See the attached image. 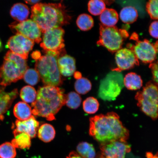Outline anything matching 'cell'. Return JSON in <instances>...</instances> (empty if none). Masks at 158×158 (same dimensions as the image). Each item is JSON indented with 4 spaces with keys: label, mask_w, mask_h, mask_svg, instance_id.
<instances>
[{
    "label": "cell",
    "mask_w": 158,
    "mask_h": 158,
    "mask_svg": "<svg viewBox=\"0 0 158 158\" xmlns=\"http://www.w3.org/2000/svg\"><path fill=\"white\" fill-rule=\"evenodd\" d=\"M89 133L101 144L117 141L126 142L129 136V131L114 112L91 118Z\"/></svg>",
    "instance_id": "6da1fadb"
},
{
    "label": "cell",
    "mask_w": 158,
    "mask_h": 158,
    "mask_svg": "<svg viewBox=\"0 0 158 158\" xmlns=\"http://www.w3.org/2000/svg\"><path fill=\"white\" fill-rule=\"evenodd\" d=\"M66 94L58 87L45 86L39 87L36 100L31 104L32 114L51 121L55 119V115L65 104Z\"/></svg>",
    "instance_id": "7a4b0ae2"
},
{
    "label": "cell",
    "mask_w": 158,
    "mask_h": 158,
    "mask_svg": "<svg viewBox=\"0 0 158 158\" xmlns=\"http://www.w3.org/2000/svg\"><path fill=\"white\" fill-rule=\"evenodd\" d=\"M31 19L38 25L43 33L68 24L71 19L62 3H39L31 7Z\"/></svg>",
    "instance_id": "3957f363"
},
{
    "label": "cell",
    "mask_w": 158,
    "mask_h": 158,
    "mask_svg": "<svg viewBox=\"0 0 158 158\" xmlns=\"http://www.w3.org/2000/svg\"><path fill=\"white\" fill-rule=\"evenodd\" d=\"M45 54L36 60L35 69L39 73L45 85L58 87L63 83V79L59 70L57 60L64 51L45 52Z\"/></svg>",
    "instance_id": "277c9868"
},
{
    "label": "cell",
    "mask_w": 158,
    "mask_h": 158,
    "mask_svg": "<svg viewBox=\"0 0 158 158\" xmlns=\"http://www.w3.org/2000/svg\"><path fill=\"white\" fill-rule=\"evenodd\" d=\"M28 69L26 60L11 51H8L0 68V85L6 86L21 80Z\"/></svg>",
    "instance_id": "5b68a950"
},
{
    "label": "cell",
    "mask_w": 158,
    "mask_h": 158,
    "mask_svg": "<svg viewBox=\"0 0 158 158\" xmlns=\"http://www.w3.org/2000/svg\"><path fill=\"white\" fill-rule=\"evenodd\" d=\"M158 94L157 85L150 81L135 96L138 107L153 120H156L158 117Z\"/></svg>",
    "instance_id": "8992f818"
},
{
    "label": "cell",
    "mask_w": 158,
    "mask_h": 158,
    "mask_svg": "<svg viewBox=\"0 0 158 158\" xmlns=\"http://www.w3.org/2000/svg\"><path fill=\"white\" fill-rule=\"evenodd\" d=\"M100 37L97 42L99 45L103 46L110 52H117L122 48L126 35L117 27H106L100 24Z\"/></svg>",
    "instance_id": "52a82bcc"
},
{
    "label": "cell",
    "mask_w": 158,
    "mask_h": 158,
    "mask_svg": "<svg viewBox=\"0 0 158 158\" xmlns=\"http://www.w3.org/2000/svg\"><path fill=\"white\" fill-rule=\"evenodd\" d=\"M64 31L62 27L48 30L43 33L40 47L45 52H61L64 50Z\"/></svg>",
    "instance_id": "ba28073f"
},
{
    "label": "cell",
    "mask_w": 158,
    "mask_h": 158,
    "mask_svg": "<svg viewBox=\"0 0 158 158\" xmlns=\"http://www.w3.org/2000/svg\"><path fill=\"white\" fill-rule=\"evenodd\" d=\"M9 27L15 35H22L37 43L42 41V31L38 25L32 19H27L21 22H15Z\"/></svg>",
    "instance_id": "9c48e42d"
},
{
    "label": "cell",
    "mask_w": 158,
    "mask_h": 158,
    "mask_svg": "<svg viewBox=\"0 0 158 158\" xmlns=\"http://www.w3.org/2000/svg\"><path fill=\"white\" fill-rule=\"evenodd\" d=\"M129 49L133 51L138 60L145 64H151L156 59L158 42L154 45L147 39L138 40Z\"/></svg>",
    "instance_id": "30bf717a"
},
{
    "label": "cell",
    "mask_w": 158,
    "mask_h": 158,
    "mask_svg": "<svg viewBox=\"0 0 158 158\" xmlns=\"http://www.w3.org/2000/svg\"><path fill=\"white\" fill-rule=\"evenodd\" d=\"M101 153L97 158H125L131 148L127 142L119 141L100 144Z\"/></svg>",
    "instance_id": "8fae6325"
},
{
    "label": "cell",
    "mask_w": 158,
    "mask_h": 158,
    "mask_svg": "<svg viewBox=\"0 0 158 158\" xmlns=\"http://www.w3.org/2000/svg\"><path fill=\"white\" fill-rule=\"evenodd\" d=\"M7 45L10 51L26 60L34 46V42L22 35L17 34L10 37Z\"/></svg>",
    "instance_id": "7c38bea8"
},
{
    "label": "cell",
    "mask_w": 158,
    "mask_h": 158,
    "mask_svg": "<svg viewBox=\"0 0 158 158\" xmlns=\"http://www.w3.org/2000/svg\"><path fill=\"white\" fill-rule=\"evenodd\" d=\"M115 60L118 68L117 72L128 70L139 64V60L133 51L129 48H123L116 52Z\"/></svg>",
    "instance_id": "4fadbf2b"
},
{
    "label": "cell",
    "mask_w": 158,
    "mask_h": 158,
    "mask_svg": "<svg viewBox=\"0 0 158 158\" xmlns=\"http://www.w3.org/2000/svg\"><path fill=\"white\" fill-rule=\"evenodd\" d=\"M39 125V122L33 116L25 121L17 120L12 126L13 134L24 133L28 134L31 138H34L36 137Z\"/></svg>",
    "instance_id": "5bb4252c"
},
{
    "label": "cell",
    "mask_w": 158,
    "mask_h": 158,
    "mask_svg": "<svg viewBox=\"0 0 158 158\" xmlns=\"http://www.w3.org/2000/svg\"><path fill=\"white\" fill-rule=\"evenodd\" d=\"M57 64L59 72L63 76H72L76 72V60L69 55H61L58 59Z\"/></svg>",
    "instance_id": "9a60e30c"
},
{
    "label": "cell",
    "mask_w": 158,
    "mask_h": 158,
    "mask_svg": "<svg viewBox=\"0 0 158 158\" xmlns=\"http://www.w3.org/2000/svg\"><path fill=\"white\" fill-rule=\"evenodd\" d=\"M18 94L17 89L9 92H6L3 89H0V121L3 120L4 114L10 107Z\"/></svg>",
    "instance_id": "2e32d148"
},
{
    "label": "cell",
    "mask_w": 158,
    "mask_h": 158,
    "mask_svg": "<svg viewBox=\"0 0 158 158\" xmlns=\"http://www.w3.org/2000/svg\"><path fill=\"white\" fill-rule=\"evenodd\" d=\"M122 87L114 82H106L101 85L99 92L100 97L103 99L110 100L117 97L121 91Z\"/></svg>",
    "instance_id": "e0dca14e"
},
{
    "label": "cell",
    "mask_w": 158,
    "mask_h": 158,
    "mask_svg": "<svg viewBox=\"0 0 158 158\" xmlns=\"http://www.w3.org/2000/svg\"><path fill=\"white\" fill-rule=\"evenodd\" d=\"M29 9L24 4L17 3L11 8L10 15L13 18L18 22L27 20L29 15Z\"/></svg>",
    "instance_id": "ac0fdd59"
},
{
    "label": "cell",
    "mask_w": 158,
    "mask_h": 158,
    "mask_svg": "<svg viewBox=\"0 0 158 158\" xmlns=\"http://www.w3.org/2000/svg\"><path fill=\"white\" fill-rule=\"evenodd\" d=\"M13 112L15 117L20 121H25L32 116L31 106L24 102H20L16 104Z\"/></svg>",
    "instance_id": "d6986e66"
},
{
    "label": "cell",
    "mask_w": 158,
    "mask_h": 158,
    "mask_svg": "<svg viewBox=\"0 0 158 158\" xmlns=\"http://www.w3.org/2000/svg\"><path fill=\"white\" fill-rule=\"evenodd\" d=\"M100 19L102 25L106 27H114L118 23V15L115 10L106 9L100 15Z\"/></svg>",
    "instance_id": "ffe728a7"
},
{
    "label": "cell",
    "mask_w": 158,
    "mask_h": 158,
    "mask_svg": "<svg viewBox=\"0 0 158 158\" xmlns=\"http://www.w3.org/2000/svg\"><path fill=\"white\" fill-rule=\"evenodd\" d=\"M143 83L141 77L135 73H129L124 78V85L130 90L139 89L143 86Z\"/></svg>",
    "instance_id": "44dd1931"
},
{
    "label": "cell",
    "mask_w": 158,
    "mask_h": 158,
    "mask_svg": "<svg viewBox=\"0 0 158 158\" xmlns=\"http://www.w3.org/2000/svg\"><path fill=\"white\" fill-rule=\"evenodd\" d=\"M56 132L53 126L50 124L45 123L39 128L38 136L40 139L45 143H49L54 139Z\"/></svg>",
    "instance_id": "7402d4cb"
},
{
    "label": "cell",
    "mask_w": 158,
    "mask_h": 158,
    "mask_svg": "<svg viewBox=\"0 0 158 158\" xmlns=\"http://www.w3.org/2000/svg\"><path fill=\"white\" fill-rule=\"evenodd\" d=\"M15 138L11 141L12 145L15 148L29 149L31 147V138L28 134L21 133L14 134Z\"/></svg>",
    "instance_id": "603a6c76"
},
{
    "label": "cell",
    "mask_w": 158,
    "mask_h": 158,
    "mask_svg": "<svg viewBox=\"0 0 158 158\" xmlns=\"http://www.w3.org/2000/svg\"><path fill=\"white\" fill-rule=\"evenodd\" d=\"M120 19L122 22L128 24H131L137 20L138 13L135 7L128 6L122 9L120 13Z\"/></svg>",
    "instance_id": "cb8c5ba5"
},
{
    "label": "cell",
    "mask_w": 158,
    "mask_h": 158,
    "mask_svg": "<svg viewBox=\"0 0 158 158\" xmlns=\"http://www.w3.org/2000/svg\"><path fill=\"white\" fill-rule=\"evenodd\" d=\"M78 154L82 158H94L95 150L92 144L85 142H81L77 147Z\"/></svg>",
    "instance_id": "d4e9b609"
},
{
    "label": "cell",
    "mask_w": 158,
    "mask_h": 158,
    "mask_svg": "<svg viewBox=\"0 0 158 158\" xmlns=\"http://www.w3.org/2000/svg\"><path fill=\"white\" fill-rule=\"evenodd\" d=\"M76 23L78 28L81 30L88 31L94 27V20L90 15L86 14H82L78 17Z\"/></svg>",
    "instance_id": "484cf974"
},
{
    "label": "cell",
    "mask_w": 158,
    "mask_h": 158,
    "mask_svg": "<svg viewBox=\"0 0 158 158\" xmlns=\"http://www.w3.org/2000/svg\"><path fill=\"white\" fill-rule=\"evenodd\" d=\"M37 94V92L34 88L27 85L21 89L20 96L24 102L32 104L36 100Z\"/></svg>",
    "instance_id": "4316f807"
},
{
    "label": "cell",
    "mask_w": 158,
    "mask_h": 158,
    "mask_svg": "<svg viewBox=\"0 0 158 158\" xmlns=\"http://www.w3.org/2000/svg\"><path fill=\"white\" fill-rule=\"evenodd\" d=\"M74 88L77 93L85 94L90 91L92 89V84L88 79L81 78L75 83Z\"/></svg>",
    "instance_id": "83f0119b"
},
{
    "label": "cell",
    "mask_w": 158,
    "mask_h": 158,
    "mask_svg": "<svg viewBox=\"0 0 158 158\" xmlns=\"http://www.w3.org/2000/svg\"><path fill=\"white\" fill-rule=\"evenodd\" d=\"M106 9L105 3L102 0H91L88 3V10L92 15H100Z\"/></svg>",
    "instance_id": "f1b7e54d"
},
{
    "label": "cell",
    "mask_w": 158,
    "mask_h": 158,
    "mask_svg": "<svg viewBox=\"0 0 158 158\" xmlns=\"http://www.w3.org/2000/svg\"><path fill=\"white\" fill-rule=\"evenodd\" d=\"M99 103L96 98L90 97L86 99L83 102V108L87 114H95L98 111Z\"/></svg>",
    "instance_id": "f546056e"
},
{
    "label": "cell",
    "mask_w": 158,
    "mask_h": 158,
    "mask_svg": "<svg viewBox=\"0 0 158 158\" xmlns=\"http://www.w3.org/2000/svg\"><path fill=\"white\" fill-rule=\"evenodd\" d=\"M82 98L77 93L71 92L66 94L65 104L68 107L72 109H76L81 105Z\"/></svg>",
    "instance_id": "4dcf8cb0"
},
{
    "label": "cell",
    "mask_w": 158,
    "mask_h": 158,
    "mask_svg": "<svg viewBox=\"0 0 158 158\" xmlns=\"http://www.w3.org/2000/svg\"><path fill=\"white\" fill-rule=\"evenodd\" d=\"M17 153L15 148L9 142L0 145V157L1 158H15Z\"/></svg>",
    "instance_id": "1f68e13d"
},
{
    "label": "cell",
    "mask_w": 158,
    "mask_h": 158,
    "mask_svg": "<svg viewBox=\"0 0 158 158\" xmlns=\"http://www.w3.org/2000/svg\"><path fill=\"white\" fill-rule=\"evenodd\" d=\"M23 78L27 84L33 86L38 83L40 77L35 69L28 68L25 71Z\"/></svg>",
    "instance_id": "d6a6232c"
},
{
    "label": "cell",
    "mask_w": 158,
    "mask_h": 158,
    "mask_svg": "<svg viewBox=\"0 0 158 158\" xmlns=\"http://www.w3.org/2000/svg\"><path fill=\"white\" fill-rule=\"evenodd\" d=\"M157 0H150L146 5V8L148 14L151 19L157 20L158 18V5Z\"/></svg>",
    "instance_id": "836d02e7"
},
{
    "label": "cell",
    "mask_w": 158,
    "mask_h": 158,
    "mask_svg": "<svg viewBox=\"0 0 158 158\" xmlns=\"http://www.w3.org/2000/svg\"><path fill=\"white\" fill-rule=\"evenodd\" d=\"M149 68L151 69L152 74L153 82L156 85H158V68L157 62L151 63L149 65Z\"/></svg>",
    "instance_id": "e575fe53"
},
{
    "label": "cell",
    "mask_w": 158,
    "mask_h": 158,
    "mask_svg": "<svg viewBox=\"0 0 158 158\" xmlns=\"http://www.w3.org/2000/svg\"><path fill=\"white\" fill-rule=\"evenodd\" d=\"M158 21H154L151 23L149 28L150 35L154 38L158 39Z\"/></svg>",
    "instance_id": "d590c367"
},
{
    "label": "cell",
    "mask_w": 158,
    "mask_h": 158,
    "mask_svg": "<svg viewBox=\"0 0 158 158\" xmlns=\"http://www.w3.org/2000/svg\"><path fill=\"white\" fill-rule=\"evenodd\" d=\"M31 55L32 58L36 60H38L41 56V53L39 51H35L33 52Z\"/></svg>",
    "instance_id": "8d00e7d4"
},
{
    "label": "cell",
    "mask_w": 158,
    "mask_h": 158,
    "mask_svg": "<svg viewBox=\"0 0 158 158\" xmlns=\"http://www.w3.org/2000/svg\"><path fill=\"white\" fill-rule=\"evenodd\" d=\"M66 158H82L78 154L74 151L71 152Z\"/></svg>",
    "instance_id": "74e56055"
},
{
    "label": "cell",
    "mask_w": 158,
    "mask_h": 158,
    "mask_svg": "<svg viewBox=\"0 0 158 158\" xmlns=\"http://www.w3.org/2000/svg\"><path fill=\"white\" fill-rule=\"evenodd\" d=\"M40 1H25V3L31 5H35L39 3Z\"/></svg>",
    "instance_id": "f35d334b"
},
{
    "label": "cell",
    "mask_w": 158,
    "mask_h": 158,
    "mask_svg": "<svg viewBox=\"0 0 158 158\" xmlns=\"http://www.w3.org/2000/svg\"><path fill=\"white\" fill-rule=\"evenodd\" d=\"M74 76L75 78L77 79V80L82 78L81 74L80 73H79V72H77L75 73Z\"/></svg>",
    "instance_id": "ab89813d"
},
{
    "label": "cell",
    "mask_w": 158,
    "mask_h": 158,
    "mask_svg": "<svg viewBox=\"0 0 158 158\" xmlns=\"http://www.w3.org/2000/svg\"><path fill=\"white\" fill-rule=\"evenodd\" d=\"M147 156L148 158H158L157 155L153 156L151 153H148L147 154Z\"/></svg>",
    "instance_id": "60d3db41"
},
{
    "label": "cell",
    "mask_w": 158,
    "mask_h": 158,
    "mask_svg": "<svg viewBox=\"0 0 158 158\" xmlns=\"http://www.w3.org/2000/svg\"><path fill=\"white\" fill-rule=\"evenodd\" d=\"M2 44L1 40L0 39V52H1V51L2 50Z\"/></svg>",
    "instance_id": "b9f144b4"
},
{
    "label": "cell",
    "mask_w": 158,
    "mask_h": 158,
    "mask_svg": "<svg viewBox=\"0 0 158 158\" xmlns=\"http://www.w3.org/2000/svg\"><path fill=\"white\" fill-rule=\"evenodd\" d=\"M31 158H41V157L40 156H34Z\"/></svg>",
    "instance_id": "7bdbcfd3"
}]
</instances>
